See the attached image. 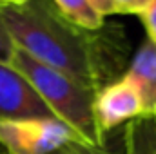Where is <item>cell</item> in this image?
<instances>
[{
	"instance_id": "obj_7",
	"label": "cell",
	"mask_w": 156,
	"mask_h": 154,
	"mask_svg": "<svg viewBox=\"0 0 156 154\" xmlns=\"http://www.w3.org/2000/svg\"><path fill=\"white\" fill-rule=\"evenodd\" d=\"M123 154H156V116H140L127 123Z\"/></svg>"
},
{
	"instance_id": "obj_9",
	"label": "cell",
	"mask_w": 156,
	"mask_h": 154,
	"mask_svg": "<svg viewBox=\"0 0 156 154\" xmlns=\"http://www.w3.org/2000/svg\"><path fill=\"white\" fill-rule=\"evenodd\" d=\"M15 49H16V45H15L13 38H11L9 29H7V26H5V22L2 18V13H0V62L11 64Z\"/></svg>"
},
{
	"instance_id": "obj_11",
	"label": "cell",
	"mask_w": 156,
	"mask_h": 154,
	"mask_svg": "<svg viewBox=\"0 0 156 154\" xmlns=\"http://www.w3.org/2000/svg\"><path fill=\"white\" fill-rule=\"evenodd\" d=\"M147 31V38L153 40L156 44V0H151V4L147 5V9L140 15Z\"/></svg>"
},
{
	"instance_id": "obj_12",
	"label": "cell",
	"mask_w": 156,
	"mask_h": 154,
	"mask_svg": "<svg viewBox=\"0 0 156 154\" xmlns=\"http://www.w3.org/2000/svg\"><path fill=\"white\" fill-rule=\"evenodd\" d=\"M89 2H91V4L94 5V9H96L100 15H104V16L115 13V0H89Z\"/></svg>"
},
{
	"instance_id": "obj_5",
	"label": "cell",
	"mask_w": 156,
	"mask_h": 154,
	"mask_svg": "<svg viewBox=\"0 0 156 154\" xmlns=\"http://www.w3.org/2000/svg\"><path fill=\"white\" fill-rule=\"evenodd\" d=\"M55 118L37 89L11 64L0 62V121Z\"/></svg>"
},
{
	"instance_id": "obj_6",
	"label": "cell",
	"mask_w": 156,
	"mask_h": 154,
	"mask_svg": "<svg viewBox=\"0 0 156 154\" xmlns=\"http://www.w3.org/2000/svg\"><path fill=\"white\" fill-rule=\"evenodd\" d=\"M125 78L140 94L144 116H156V44L153 40L147 38L138 49Z\"/></svg>"
},
{
	"instance_id": "obj_4",
	"label": "cell",
	"mask_w": 156,
	"mask_h": 154,
	"mask_svg": "<svg viewBox=\"0 0 156 154\" xmlns=\"http://www.w3.org/2000/svg\"><path fill=\"white\" fill-rule=\"evenodd\" d=\"M94 120L105 136L113 129L144 116V107L136 87L125 76L111 80L94 93Z\"/></svg>"
},
{
	"instance_id": "obj_3",
	"label": "cell",
	"mask_w": 156,
	"mask_h": 154,
	"mask_svg": "<svg viewBox=\"0 0 156 154\" xmlns=\"http://www.w3.org/2000/svg\"><path fill=\"white\" fill-rule=\"evenodd\" d=\"M0 145L7 154H85L91 149L58 118L0 121Z\"/></svg>"
},
{
	"instance_id": "obj_2",
	"label": "cell",
	"mask_w": 156,
	"mask_h": 154,
	"mask_svg": "<svg viewBox=\"0 0 156 154\" xmlns=\"http://www.w3.org/2000/svg\"><path fill=\"white\" fill-rule=\"evenodd\" d=\"M11 65L18 69L37 89L51 114L71 127L94 151L104 145V134L94 120V93L67 75L44 65L22 49H15Z\"/></svg>"
},
{
	"instance_id": "obj_13",
	"label": "cell",
	"mask_w": 156,
	"mask_h": 154,
	"mask_svg": "<svg viewBox=\"0 0 156 154\" xmlns=\"http://www.w3.org/2000/svg\"><path fill=\"white\" fill-rule=\"evenodd\" d=\"M29 0H0V5H22Z\"/></svg>"
},
{
	"instance_id": "obj_10",
	"label": "cell",
	"mask_w": 156,
	"mask_h": 154,
	"mask_svg": "<svg viewBox=\"0 0 156 154\" xmlns=\"http://www.w3.org/2000/svg\"><path fill=\"white\" fill-rule=\"evenodd\" d=\"M151 0H115V13L122 15H142Z\"/></svg>"
},
{
	"instance_id": "obj_8",
	"label": "cell",
	"mask_w": 156,
	"mask_h": 154,
	"mask_svg": "<svg viewBox=\"0 0 156 154\" xmlns=\"http://www.w3.org/2000/svg\"><path fill=\"white\" fill-rule=\"evenodd\" d=\"M58 13L76 27L94 33L104 27V15H100L89 0H51Z\"/></svg>"
},
{
	"instance_id": "obj_1",
	"label": "cell",
	"mask_w": 156,
	"mask_h": 154,
	"mask_svg": "<svg viewBox=\"0 0 156 154\" xmlns=\"http://www.w3.org/2000/svg\"><path fill=\"white\" fill-rule=\"evenodd\" d=\"M15 45L29 56L96 93L109 83V64L100 40L66 20L51 0L0 5Z\"/></svg>"
}]
</instances>
